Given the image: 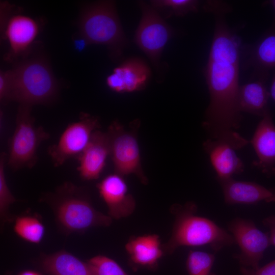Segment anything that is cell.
<instances>
[{
  "instance_id": "cell-1",
  "label": "cell",
  "mask_w": 275,
  "mask_h": 275,
  "mask_svg": "<svg viewBox=\"0 0 275 275\" xmlns=\"http://www.w3.org/2000/svg\"><path fill=\"white\" fill-rule=\"evenodd\" d=\"M204 8L213 14L214 27L204 70L210 101L202 125L209 138L216 139L239 128L243 118L238 101L240 42L227 23L228 4L208 1Z\"/></svg>"
},
{
  "instance_id": "cell-2",
  "label": "cell",
  "mask_w": 275,
  "mask_h": 275,
  "mask_svg": "<svg viewBox=\"0 0 275 275\" xmlns=\"http://www.w3.org/2000/svg\"><path fill=\"white\" fill-rule=\"evenodd\" d=\"M41 200L51 209L60 231L66 235L82 234L94 227H108L112 218L97 210L86 189L66 182Z\"/></svg>"
},
{
  "instance_id": "cell-3",
  "label": "cell",
  "mask_w": 275,
  "mask_h": 275,
  "mask_svg": "<svg viewBox=\"0 0 275 275\" xmlns=\"http://www.w3.org/2000/svg\"><path fill=\"white\" fill-rule=\"evenodd\" d=\"M197 210L198 206L193 201L171 206L170 212L175 221L171 237L162 244L164 255L172 254L182 246L208 245L216 253L235 243L231 234L212 221L197 215Z\"/></svg>"
},
{
  "instance_id": "cell-4",
  "label": "cell",
  "mask_w": 275,
  "mask_h": 275,
  "mask_svg": "<svg viewBox=\"0 0 275 275\" xmlns=\"http://www.w3.org/2000/svg\"><path fill=\"white\" fill-rule=\"evenodd\" d=\"M8 72L11 101L33 106L49 103L57 95V81L42 56H26Z\"/></svg>"
},
{
  "instance_id": "cell-5",
  "label": "cell",
  "mask_w": 275,
  "mask_h": 275,
  "mask_svg": "<svg viewBox=\"0 0 275 275\" xmlns=\"http://www.w3.org/2000/svg\"><path fill=\"white\" fill-rule=\"evenodd\" d=\"M78 27L79 34L89 44L106 45L115 57L121 54L127 43L112 1H100L84 8Z\"/></svg>"
},
{
  "instance_id": "cell-6",
  "label": "cell",
  "mask_w": 275,
  "mask_h": 275,
  "mask_svg": "<svg viewBox=\"0 0 275 275\" xmlns=\"http://www.w3.org/2000/svg\"><path fill=\"white\" fill-rule=\"evenodd\" d=\"M32 106L19 104L16 126L9 141L7 165L13 170L32 168L37 160V150L49 134L41 126H37L32 115Z\"/></svg>"
},
{
  "instance_id": "cell-7",
  "label": "cell",
  "mask_w": 275,
  "mask_h": 275,
  "mask_svg": "<svg viewBox=\"0 0 275 275\" xmlns=\"http://www.w3.org/2000/svg\"><path fill=\"white\" fill-rule=\"evenodd\" d=\"M127 130L118 121H114L106 131L109 138L110 156L114 173L123 177L134 175L146 185L148 179L143 171L136 135L138 121Z\"/></svg>"
},
{
  "instance_id": "cell-8",
  "label": "cell",
  "mask_w": 275,
  "mask_h": 275,
  "mask_svg": "<svg viewBox=\"0 0 275 275\" xmlns=\"http://www.w3.org/2000/svg\"><path fill=\"white\" fill-rule=\"evenodd\" d=\"M139 4L142 16L134 41L152 64L158 67L163 50L172 38L173 31L154 7L144 2Z\"/></svg>"
},
{
  "instance_id": "cell-9",
  "label": "cell",
  "mask_w": 275,
  "mask_h": 275,
  "mask_svg": "<svg viewBox=\"0 0 275 275\" xmlns=\"http://www.w3.org/2000/svg\"><path fill=\"white\" fill-rule=\"evenodd\" d=\"M249 143L235 130L216 139L208 138L203 143V149L216 173V179L231 178L244 171V164L235 151Z\"/></svg>"
},
{
  "instance_id": "cell-10",
  "label": "cell",
  "mask_w": 275,
  "mask_h": 275,
  "mask_svg": "<svg viewBox=\"0 0 275 275\" xmlns=\"http://www.w3.org/2000/svg\"><path fill=\"white\" fill-rule=\"evenodd\" d=\"M99 128L97 118L82 113L79 120L67 126L58 142L48 148V153L53 165L59 167L68 159L77 157L88 146L94 132Z\"/></svg>"
},
{
  "instance_id": "cell-11",
  "label": "cell",
  "mask_w": 275,
  "mask_h": 275,
  "mask_svg": "<svg viewBox=\"0 0 275 275\" xmlns=\"http://www.w3.org/2000/svg\"><path fill=\"white\" fill-rule=\"evenodd\" d=\"M240 253L234 257L241 267L257 269L260 267L265 251L270 245L269 234L258 229L253 221L237 217L228 225Z\"/></svg>"
},
{
  "instance_id": "cell-12",
  "label": "cell",
  "mask_w": 275,
  "mask_h": 275,
  "mask_svg": "<svg viewBox=\"0 0 275 275\" xmlns=\"http://www.w3.org/2000/svg\"><path fill=\"white\" fill-rule=\"evenodd\" d=\"M96 186L100 197L107 206L108 215L112 219L126 217L134 212L135 200L129 192L124 177L115 173L109 174Z\"/></svg>"
},
{
  "instance_id": "cell-13",
  "label": "cell",
  "mask_w": 275,
  "mask_h": 275,
  "mask_svg": "<svg viewBox=\"0 0 275 275\" xmlns=\"http://www.w3.org/2000/svg\"><path fill=\"white\" fill-rule=\"evenodd\" d=\"M3 30L9 44L5 59L14 62L26 56L39 33V25L34 19L18 14L8 18Z\"/></svg>"
},
{
  "instance_id": "cell-14",
  "label": "cell",
  "mask_w": 275,
  "mask_h": 275,
  "mask_svg": "<svg viewBox=\"0 0 275 275\" xmlns=\"http://www.w3.org/2000/svg\"><path fill=\"white\" fill-rule=\"evenodd\" d=\"M150 77V69L144 61L132 58L114 69L107 76L106 84L117 93H132L144 89Z\"/></svg>"
},
{
  "instance_id": "cell-15",
  "label": "cell",
  "mask_w": 275,
  "mask_h": 275,
  "mask_svg": "<svg viewBox=\"0 0 275 275\" xmlns=\"http://www.w3.org/2000/svg\"><path fill=\"white\" fill-rule=\"evenodd\" d=\"M249 142L257 156L252 166L267 177H275V124L270 110L261 118Z\"/></svg>"
},
{
  "instance_id": "cell-16",
  "label": "cell",
  "mask_w": 275,
  "mask_h": 275,
  "mask_svg": "<svg viewBox=\"0 0 275 275\" xmlns=\"http://www.w3.org/2000/svg\"><path fill=\"white\" fill-rule=\"evenodd\" d=\"M108 156V135L107 132L98 129L94 132L88 146L77 157V170L81 179L85 181L98 179L105 167Z\"/></svg>"
},
{
  "instance_id": "cell-17",
  "label": "cell",
  "mask_w": 275,
  "mask_h": 275,
  "mask_svg": "<svg viewBox=\"0 0 275 275\" xmlns=\"http://www.w3.org/2000/svg\"><path fill=\"white\" fill-rule=\"evenodd\" d=\"M128 263L132 269L157 268L160 259L165 256L159 236L156 234L132 236L125 245Z\"/></svg>"
},
{
  "instance_id": "cell-18",
  "label": "cell",
  "mask_w": 275,
  "mask_h": 275,
  "mask_svg": "<svg viewBox=\"0 0 275 275\" xmlns=\"http://www.w3.org/2000/svg\"><path fill=\"white\" fill-rule=\"evenodd\" d=\"M223 193L225 203L255 204L261 201L275 202V187L266 188L258 183L237 181L233 177L217 179Z\"/></svg>"
},
{
  "instance_id": "cell-19",
  "label": "cell",
  "mask_w": 275,
  "mask_h": 275,
  "mask_svg": "<svg viewBox=\"0 0 275 275\" xmlns=\"http://www.w3.org/2000/svg\"><path fill=\"white\" fill-rule=\"evenodd\" d=\"M245 68H252V75L269 76L275 70V25L272 24L264 34L246 49Z\"/></svg>"
},
{
  "instance_id": "cell-20",
  "label": "cell",
  "mask_w": 275,
  "mask_h": 275,
  "mask_svg": "<svg viewBox=\"0 0 275 275\" xmlns=\"http://www.w3.org/2000/svg\"><path fill=\"white\" fill-rule=\"evenodd\" d=\"M268 77L252 75L249 81L240 86L238 101L241 113L262 118L269 111L268 102L270 96L266 86Z\"/></svg>"
},
{
  "instance_id": "cell-21",
  "label": "cell",
  "mask_w": 275,
  "mask_h": 275,
  "mask_svg": "<svg viewBox=\"0 0 275 275\" xmlns=\"http://www.w3.org/2000/svg\"><path fill=\"white\" fill-rule=\"evenodd\" d=\"M38 263L49 275H95L88 261L85 262L64 250L51 254H42Z\"/></svg>"
},
{
  "instance_id": "cell-22",
  "label": "cell",
  "mask_w": 275,
  "mask_h": 275,
  "mask_svg": "<svg viewBox=\"0 0 275 275\" xmlns=\"http://www.w3.org/2000/svg\"><path fill=\"white\" fill-rule=\"evenodd\" d=\"M14 231L23 240L39 244L43 240L45 228L43 223L36 216L22 215L15 217Z\"/></svg>"
},
{
  "instance_id": "cell-23",
  "label": "cell",
  "mask_w": 275,
  "mask_h": 275,
  "mask_svg": "<svg viewBox=\"0 0 275 275\" xmlns=\"http://www.w3.org/2000/svg\"><path fill=\"white\" fill-rule=\"evenodd\" d=\"M215 258L214 254L189 251L186 260L188 275H216L212 271Z\"/></svg>"
},
{
  "instance_id": "cell-24",
  "label": "cell",
  "mask_w": 275,
  "mask_h": 275,
  "mask_svg": "<svg viewBox=\"0 0 275 275\" xmlns=\"http://www.w3.org/2000/svg\"><path fill=\"white\" fill-rule=\"evenodd\" d=\"M7 157L5 153L0 157V216L2 224L14 222L15 217L11 214L9 208L17 200L8 186L5 172Z\"/></svg>"
},
{
  "instance_id": "cell-25",
  "label": "cell",
  "mask_w": 275,
  "mask_h": 275,
  "mask_svg": "<svg viewBox=\"0 0 275 275\" xmlns=\"http://www.w3.org/2000/svg\"><path fill=\"white\" fill-rule=\"evenodd\" d=\"M155 9L166 10L168 17L183 16L198 11L199 2L196 0H156L151 1Z\"/></svg>"
},
{
  "instance_id": "cell-26",
  "label": "cell",
  "mask_w": 275,
  "mask_h": 275,
  "mask_svg": "<svg viewBox=\"0 0 275 275\" xmlns=\"http://www.w3.org/2000/svg\"><path fill=\"white\" fill-rule=\"evenodd\" d=\"M88 262L95 275H129L116 261L105 255H96Z\"/></svg>"
},
{
  "instance_id": "cell-27",
  "label": "cell",
  "mask_w": 275,
  "mask_h": 275,
  "mask_svg": "<svg viewBox=\"0 0 275 275\" xmlns=\"http://www.w3.org/2000/svg\"><path fill=\"white\" fill-rule=\"evenodd\" d=\"M0 101L7 104L11 100V85L8 70L0 72Z\"/></svg>"
},
{
  "instance_id": "cell-28",
  "label": "cell",
  "mask_w": 275,
  "mask_h": 275,
  "mask_svg": "<svg viewBox=\"0 0 275 275\" xmlns=\"http://www.w3.org/2000/svg\"><path fill=\"white\" fill-rule=\"evenodd\" d=\"M240 275H275V260L257 269L240 267Z\"/></svg>"
},
{
  "instance_id": "cell-29",
  "label": "cell",
  "mask_w": 275,
  "mask_h": 275,
  "mask_svg": "<svg viewBox=\"0 0 275 275\" xmlns=\"http://www.w3.org/2000/svg\"><path fill=\"white\" fill-rule=\"evenodd\" d=\"M263 224L269 229L270 245L275 246V215L269 216L263 220Z\"/></svg>"
},
{
  "instance_id": "cell-30",
  "label": "cell",
  "mask_w": 275,
  "mask_h": 275,
  "mask_svg": "<svg viewBox=\"0 0 275 275\" xmlns=\"http://www.w3.org/2000/svg\"><path fill=\"white\" fill-rule=\"evenodd\" d=\"M74 47L76 51L81 52L90 44L87 39L80 34L78 36H75L73 39Z\"/></svg>"
},
{
  "instance_id": "cell-31",
  "label": "cell",
  "mask_w": 275,
  "mask_h": 275,
  "mask_svg": "<svg viewBox=\"0 0 275 275\" xmlns=\"http://www.w3.org/2000/svg\"><path fill=\"white\" fill-rule=\"evenodd\" d=\"M269 93L270 97L275 102V70L273 71Z\"/></svg>"
},
{
  "instance_id": "cell-32",
  "label": "cell",
  "mask_w": 275,
  "mask_h": 275,
  "mask_svg": "<svg viewBox=\"0 0 275 275\" xmlns=\"http://www.w3.org/2000/svg\"><path fill=\"white\" fill-rule=\"evenodd\" d=\"M18 275H42L40 273L32 270H26L21 271Z\"/></svg>"
},
{
  "instance_id": "cell-33",
  "label": "cell",
  "mask_w": 275,
  "mask_h": 275,
  "mask_svg": "<svg viewBox=\"0 0 275 275\" xmlns=\"http://www.w3.org/2000/svg\"><path fill=\"white\" fill-rule=\"evenodd\" d=\"M267 5H269L272 8L274 11L273 19H275V0H268L264 2L263 3V6H264Z\"/></svg>"
},
{
  "instance_id": "cell-34",
  "label": "cell",
  "mask_w": 275,
  "mask_h": 275,
  "mask_svg": "<svg viewBox=\"0 0 275 275\" xmlns=\"http://www.w3.org/2000/svg\"><path fill=\"white\" fill-rule=\"evenodd\" d=\"M272 24L275 25V19H273V22H272Z\"/></svg>"
}]
</instances>
